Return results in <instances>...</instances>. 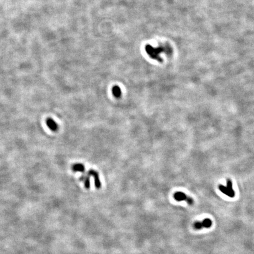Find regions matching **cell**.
Wrapping results in <instances>:
<instances>
[{
    "label": "cell",
    "instance_id": "1",
    "mask_svg": "<svg viewBox=\"0 0 254 254\" xmlns=\"http://www.w3.org/2000/svg\"><path fill=\"white\" fill-rule=\"evenodd\" d=\"M158 48H154L152 46L147 45L145 47V50L148 53V54L150 56L151 58L154 60H157L159 62L162 61V60L159 57V54L162 52L167 51V53H171V48H169V47H162Z\"/></svg>",
    "mask_w": 254,
    "mask_h": 254
},
{
    "label": "cell",
    "instance_id": "2",
    "mask_svg": "<svg viewBox=\"0 0 254 254\" xmlns=\"http://www.w3.org/2000/svg\"><path fill=\"white\" fill-rule=\"evenodd\" d=\"M174 198L176 201H186L189 205H193L194 201L193 198L187 196L185 193L177 191L174 194Z\"/></svg>",
    "mask_w": 254,
    "mask_h": 254
},
{
    "label": "cell",
    "instance_id": "3",
    "mask_svg": "<svg viewBox=\"0 0 254 254\" xmlns=\"http://www.w3.org/2000/svg\"><path fill=\"white\" fill-rule=\"evenodd\" d=\"M88 175L89 176H92L94 178V181H95V186L97 189H99L101 186V183L99 179V174L97 172V171H95L94 169H89L87 172Z\"/></svg>",
    "mask_w": 254,
    "mask_h": 254
},
{
    "label": "cell",
    "instance_id": "4",
    "mask_svg": "<svg viewBox=\"0 0 254 254\" xmlns=\"http://www.w3.org/2000/svg\"><path fill=\"white\" fill-rule=\"evenodd\" d=\"M46 124L48 128L53 131H57L58 130V125L53 118H48L46 120Z\"/></svg>",
    "mask_w": 254,
    "mask_h": 254
},
{
    "label": "cell",
    "instance_id": "5",
    "mask_svg": "<svg viewBox=\"0 0 254 254\" xmlns=\"http://www.w3.org/2000/svg\"><path fill=\"white\" fill-rule=\"evenodd\" d=\"M227 188L228 190V197L231 198H234L235 195V193L232 188V181L230 179H228L227 180Z\"/></svg>",
    "mask_w": 254,
    "mask_h": 254
},
{
    "label": "cell",
    "instance_id": "6",
    "mask_svg": "<svg viewBox=\"0 0 254 254\" xmlns=\"http://www.w3.org/2000/svg\"><path fill=\"white\" fill-rule=\"evenodd\" d=\"M79 179L84 182V186L87 189H89L90 188V176L88 175L87 173L82 175Z\"/></svg>",
    "mask_w": 254,
    "mask_h": 254
},
{
    "label": "cell",
    "instance_id": "7",
    "mask_svg": "<svg viewBox=\"0 0 254 254\" xmlns=\"http://www.w3.org/2000/svg\"><path fill=\"white\" fill-rule=\"evenodd\" d=\"M72 169L74 172H84L85 171V166L82 164H80V163L74 164L72 167Z\"/></svg>",
    "mask_w": 254,
    "mask_h": 254
},
{
    "label": "cell",
    "instance_id": "8",
    "mask_svg": "<svg viewBox=\"0 0 254 254\" xmlns=\"http://www.w3.org/2000/svg\"><path fill=\"white\" fill-rule=\"evenodd\" d=\"M112 93L115 98H120L121 96V89L118 85H115L112 88Z\"/></svg>",
    "mask_w": 254,
    "mask_h": 254
},
{
    "label": "cell",
    "instance_id": "9",
    "mask_svg": "<svg viewBox=\"0 0 254 254\" xmlns=\"http://www.w3.org/2000/svg\"><path fill=\"white\" fill-rule=\"evenodd\" d=\"M202 223L203 228H210L212 226V224L211 220L209 218L204 219L203 221H202Z\"/></svg>",
    "mask_w": 254,
    "mask_h": 254
},
{
    "label": "cell",
    "instance_id": "10",
    "mask_svg": "<svg viewBox=\"0 0 254 254\" xmlns=\"http://www.w3.org/2000/svg\"><path fill=\"white\" fill-rule=\"evenodd\" d=\"M193 228H195V229H201L202 228H203L202 226V221H197L193 224Z\"/></svg>",
    "mask_w": 254,
    "mask_h": 254
},
{
    "label": "cell",
    "instance_id": "11",
    "mask_svg": "<svg viewBox=\"0 0 254 254\" xmlns=\"http://www.w3.org/2000/svg\"><path fill=\"white\" fill-rule=\"evenodd\" d=\"M219 190L222 193H224V194H225V195L228 196V190L226 186H225L222 185H219Z\"/></svg>",
    "mask_w": 254,
    "mask_h": 254
}]
</instances>
